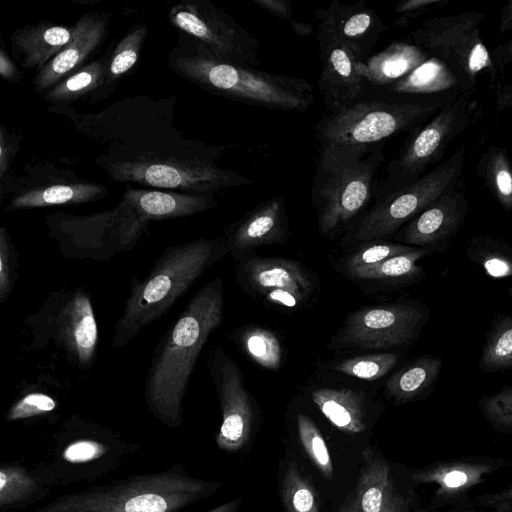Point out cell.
Segmentation results:
<instances>
[{"instance_id":"cell-1","label":"cell","mask_w":512,"mask_h":512,"mask_svg":"<svg viewBox=\"0 0 512 512\" xmlns=\"http://www.w3.org/2000/svg\"><path fill=\"white\" fill-rule=\"evenodd\" d=\"M459 90L407 94L371 87L345 108L326 112L316 124L317 167L330 171L367 156L384 140L425 123Z\"/></svg>"},{"instance_id":"cell-2","label":"cell","mask_w":512,"mask_h":512,"mask_svg":"<svg viewBox=\"0 0 512 512\" xmlns=\"http://www.w3.org/2000/svg\"><path fill=\"white\" fill-rule=\"evenodd\" d=\"M223 314V285L217 277L194 293L152 353L144 397L152 415L168 428L183 423L184 399L194 368Z\"/></svg>"},{"instance_id":"cell-3","label":"cell","mask_w":512,"mask_h":512,"mask_svg":"<svg viewBox=\"0 0 512 512\" xmlns=\"http://www.w3.org/2000/svg\"><path fill=\"white\" fill-rule=\"evenodd\" d=\"M228 252L222 238L168 246L142 279L131 277L129 295L113 327L112 345L123 348L166 315L194 283Z\"/></svg>"},{"instance_id":"cell-4","label":"cell","mask_w":512,"mask_h":512,"mask_svg":"<svg viewBox=\"0 0 512 512\" xmlns=\"http://www.w3.org/2000/svg\"><path fill=\"white\" fill-rule=\"evenodd\" d=\"M223 483L190 476L181 464L64 494L31 512H180Z\"/></svg>"},{"instance_id":"cell-5","label":"cell","mask_w":512,"mask_h":512,"mask_svg":"<svg viewBox=\"0 0 512 512\" xmlns=\"http://www.w3.org/2000/svg\"><path fill=\"white\" fill-rule=\"evenodd\" d=\"M140 445L100 424L71 414L48 438L30 469L51 488L106 479Z\"/></svg>"},{"instance_id":"cell-6","label":"cell","mask_w":512,"mask_h":512,"mask_svg":"<svg viewBox=\"0 0 512 512\" xmlns=\"http://www.w3.org/2000/svg\"><path fill=\"white\" fill-rule=\"evenodd\" d=\"M170 65L206 90L247 105L305 112L314 102L308 80L226 62L194 42L184 53H172Z\"/></svg>"},{"instance_id":"cell-7","label":"cell","mask_w":512,"mask_h":512,"mask_svg":"<svg viewBox=\"0 0 512 512\" xmlns=\"http://www.w3.org/2000/svg\"><path fill=\"white\" fill-rule=\"evenodd\" d=\"M29 351L52 345L72 366L88 372L97 357L99 332L90 293L81 286L51 291L23 322Z\"/></svg>"},{"instance_id":"cell-8","label":"cell","mask_w":512,"mask_h":512,"mask_svg":"<svg viewBox=\"0 0 512 512\" xmlns=\"http://www.w3.org/2000/svg\"><path fill=\"white\" fill-rule=\"evenodd\" d=\"M481 115L472 92L459 90L429 120L410 131L379 181L375 201L411 184L438 165L449 145Z\"/></svg>"},{"instance_id":"cell-9","label":"cell","mask_w":512,"mask_h":512,"mask_svg":"<svg viewBox=\"0 0 512 512\" xmlns=\"http://www.w3.org/2000/svg\"><path fill=\"white\" fill-rule=\"evenodd\" d=\"M148 222L124 200L111 211L88 216L56 213L46 218L48 236L64 258L96 262L133 250Z\"/></svg>"},{"instance_id":"cell-10","label":"cell","mask_w":512,"mask_h":512,"mask_svg":"<svg viewBox=\"0 0 512 512\" xmlns=\"http://www.w3.org/2000/svg\"><path fill=\"white\" fill-rule=\"evenodd\" d=\"M485 14L467 11L430 18L414 28V44L438 60L452 74L459 89L473 92L482 74L496 86L499 74L483 43L479 25Z\"/></svg>"},{"instance_id":"cell-11","label":"cell","mask_w":512,"mask_h":512,"mask_svg":"<svg viewBox=\"0 0 512 512\" xmlns=\"http://www.w3.org/2000/svg\"><path fill=\"white\" fill-rule=\"evenodd\" d=\"M385 160L383 143L365 157L326 171L316 166L311 202L318 215L319 230L332 235L366 211L375 200L377 172Z\"/></svg>"},{"instance_id":"cell-12","label":"cell","mask_w":512,"mask_h":512,"mask_svg":"<svg viewBox=\"0 0 512 512\" xmlns=\"http://www.w3.org/2000/svg\"><path fill=\"white\" fill-rule=\"evenodd\" d=\"M465 155V147H460L448 159L416 181L380 201H375L354 224L353 237L372 241L398 232L448 189L459 183Z\"/></svg>"},{"instance_id":"cell-13","label":"cell","mask_w":512,"mask_h":512,"mask_svg":"<svg viewBox=\"0 0 512 512\" xmlns=\"http://www.w3.org/2000/svg\"><path fill=\"white\" fill-rule=\"evenodd\" d=\"M168 17L215 57L246 67L259 64V39L210 1L180 2L171 8Z\"/></svg>"},{"instance_id":"cell-14","label":"cell","mask_w":512,"mask_h":512,"mask_svg":"<svg viewBox=\"0 0 512 512\" xmlns=\"http://www.w3.org/2000/svg\"><path fill=\"white\" fill-rule=\"evenodd\" d=\"M209 159L136 158L111 166V177L149 186L172 188L197 195H212L227 187L251 183L247 177L222 169Z\"/></svg>"},{"instance_id":"cell-15","label":"cell","mask_w":512,"mask_h":512,"mask_svg":"<svg viewBox=\"0 0 512 512\" xmlns=\"http://www.w3.org/2000/svg\"><path fill=\"white\" fill-rule=\"evenodd\" d=\"M426 308L397 303L352 313L341 330L343 343L361 349H386L409 344L428 319Z\"/></svg>"},{"instance_id":"cell-16","label":"cell","mask_w":512,"mask_h":512,"mask_svg":"<svg viewBox=\"0 0 512 512\" xmlns=\"http://www.w3.org/2000/svg\"><path fill=\"white\" fill-rule=\"evenodd\" d=\"M208 369L222 412L216 444L224 451H239L248 443L253 425V409L242 371L220 348L211 352Z\"/></svg>"},{"instance_id":"cell-17","label":"cell","mask_w":512,"mask_h":512,"mask_svg":"<svg viewBox=\"0 0 512 512\" xmlns=\"http://www.w3.org/2000/svg\"><path fill=\"white\" fill-rule=\"evenodd\" d=\"M319 20L316 35L319 48L342 45L350 49L359 61H365L385 30L377 12L365 0L350 4L332 1L326 8L314 12Z\"/></svg>"},{"instance_id":"cell-18","label":"cell","mask_w":512,"mask_h":512,"mask_svg":"<svg viewBox=\"0 0 512 512\" xmlns=\"http://www.w3.org/2000/svg\"><path fill=\"white\" fill-rule=\"evenodd\" d=\"M468 204L458 183L397 232V239L417 248H440L456 235L465 221Z\"/></svg>"},{"instance_id":"cell-19","label":"cell","mask_w":512,"mask_h":512,"mask_svg":"<svg viewBox=\"0 0 512 512\" xmlns=\"http://www.w3.org/2000/svg\"><path fill=\"white\" fill-rule=\"evenodd\" d=\"M319 55L322 68L318 87L326 112L333 113L345 108L371 88L357 70L359 60L347 47H320Z\"/></svg>"},{"instance_id":"cell-20","label":"cell","mask_w":512,"mask_h":512,"mask_svg":"<svg viewBox=\"0 0 512 512\" xmlns=\"http://www.w3.org/2000/svg\"><path fill=\"white\" fill-rule=\"evenodd\" d=\"M72 40L41 70L34 85L38 92L54 87L61 79L79 67L103 40L107 20L96 14H86L74 25Z\"/></svg>"},{"instance_id":"cell-21","label":"cell","mask_w":512,"mask_h":512,"mask_svg":"<svg viewBox=\"0 0 512 512\" xmlns=\"http://www.w3.org/2000/svg\"><path fill=\"white\" fill-rule=\"evenodd\" d=\"M288 221L284 199L280 196L267 199L229 229L226 246L233 254L284 240Z\"/></svg>"},{"instance_id":"cell-22","label":"cell","mask_w":512,"mask_h":512,"mask_svg":"<svg viewBox=\"0 0 512 512\" xmlns=\"http://www.w3.org/2000/svg\"><path fill=\"white\" fill-rule=\"evenodd\" d=\"M240 269L245 279L262 293L282 289L303 301L314 289L308 272L298 263L280 258L252 257L243 259Z\"/></svg>"},{"instance_id":"cell-23","label":"cell","mask_w":512,"mask_h":512,"mask_svg":"<svg viewBox=\"0 0 512 512\" xmlns=\"http://www.w3.org/2000/svg\"><path fill=\"white\" fill-rule=\"evenodd\" d=\"M430 58L415 44L394 41L365 61H358L357 70L370 87H387L411 74Z\"/></svg>"},{"instance_id":"cell-24","label":"cell","mask_w":512,"mask_h":512,"mask_svg":"<svg viewBox=\"0 0 512 512\" xmlns=\"http://www.w3.org/2000/svg\"><path fill=\"white\" fill-rule=\"evenodd\" d=\"M122 200L148 221L191 216L217 205L212 195L156 190L128 189Z\"/></svg>"},{"instance_id":"cell-25","label":"cell","mask_w":512,"mask_h":512,"mask_svg":"<svg viewBox=\"0 0 512 512\" xmlns=\"http://www.w3.org/2000/svg\"><path fill=\"white\" fill-rule=\"evenodd\" d=\"M74 28L39 23L14 31L12 53L25 68L41 70L73 38Z\"/></svg>"},{"instance_id":"cell-26","label":"cell","mask_w":512,"mask_h":512,"mask_svg":"<svg viewBox=\"0 0 512 512\" xmlns=\"http://www.w3.org/2000/svg\"><path fill=\"white\" fill-rule=\"evenodd\" d=\"M51 489L18 461L0 466V512L27 508L47 497Z\"/></svg>"},{"instance_id":"cell-27","label":"cell","mask_w":512,"mask_h":512,"mask_svg":"<svg viewBox=\"0 0 512 512\" xmlns=\"http://www.w3.org/2000/svg\"><path fill=\"white\" fill-rule=\"evenodd\" d=\"M107 190L96 183L55 184L26 190L13 197L7 210L42 208L54 205L81 204L97 200Z\"/></svg>"},{"instance_id":"cell-28","label":"cell","mask_w":512,"mask_h":512,"mask_svg":"<svg viewBox=\"0 0 512 512\" xmlns=\"http://www.w3.org/2000/svg\"><path fill=\"white\" fill-rule=\"evenodd\" d=\"M312 400L338 429L352 434L361 433L365 429V407L355 391L346 388H320L312 392Z\"/></svg>"},{"instance_id":"cell-29","label":"cell","mask_w":512,"mask_h":512,"mask_svg":"<svg viewBox=\"0 0 512 512\" xmlns=\"http://www.w3.org/2000/svg\"><path fill=\"white\" fill-rule=\"evenodd\" d=\"M441 369V358L422 355L395 372L386 382V391L397 402L414 400L434 386Z\"/></svg>"},{"instance_id":"cell-30","label":"cell","mask_w":512,"mask_h":512,"mask_svg":"<svg viewBox=\"0 0 512 512\" xmlns=\"http://www.w3.org/2000/svg\"><path fill=\"white\" fill-rule=\"evenodd\" d=\"M478 176L499 204L512 210V164L504 147L492 145L479 158Z\"/></svg>"},{"instance_id":"cell-31","label":"cell","mask_w":512,"mask_h":512,"mask_svg":"<svg viewBox=\"0 0 512 512\" xmlns=\"http://www.w3.org/2000/svg\"><path fill=\"white\" fill-rule=\"evenodd\" d=\"M391 487L389 466L377 457L366 456L356 490L361 512H383Z\"/></svg>"},{"instance_id":"cell-32","label":"cell","mask_w":512,"mask_h":512,"mask_svg":"<svg viewBox=\"0 0 512 512\" xmlns=\"http://www.w3.org/2000/svg\"><path fill=\"white\" fill-rule=\"evenodd\" d=\"M479 367L495 373L512 368V316L494 317L486 334L479 358Z\"/></svg>"},{"instance_id":"cell-33","label":"cell","mask_w":512,"mask_h":512,"mask_svg":"<svg viewBox=\"0 0 512 512\" xmlns=\"http://www.w3.org/2000/svg\"><path fill=\"white\" fill-rule=\"evenodd\" d=\"M59 407L57 399L45 390L26 388L8 408L5 421L34 424L43 420H55Z\"/></svg>"},{"instance_id":"cell-34","label":"cell","mask_w":512,"mask_h":512,"mask_svg":"<svg viewBox=\"0 0 512 512\" xmlns=\"http://www.w3.org/2000/svg\"><path fill=\"white\" fill-rule=\"evenodd\" d=\"M430 249L415 248L414 250L386 259L378 264L358 268L349 273L359 279L366 280H410L423 277V268L416 263L427 255Z\"/></svg>"},{"instance_id":"cell-35","label":"cell","mask_w":512,"mask_h":512,"mask_svg":"<svg viewBox=\"0 0 512 512\" xmlns=\"http://www.w3.org/2000/svg\"><path fill=\"white\" fill-rule=\"evenodd\" d=\"M105 63L93 62L58 82L46 94L45 98L52 103L72 101L97 88L107 79Z\"/></svg>"},{"instance_id":"cell-36","label":"cell","mask_w":512,"mask_h":512,"mask_svg":"<svg viewBox=\"0 0 512 512\" xmlns=\"http://www.w3.org/2000/svg\"><path fill=\"white\" fill-rule=\"evenodd\" d=\"M281 499L285 512H320L315 488L295 463H289L283 475Z\"/></svg>"},{"instance_id":"cell-37","label":"cell","mask_w":512,"mask_h":512,"mask_svg":"<svg viewBox=\"0 0 512 512\" xmlns=\"http://www.w3.org/2000/svg\"><path fill=\"white\" fill-rule=\"evenodd\" d=\"M239 344L260 366L276 370L282 361V349L277 337L270 331L252 327L240 332Z\"/></svg>"},{"instance_id":"cell-38","label":"cell","mask_w":512,"mask_h":512,"mask_svg":"<svg viewBox=\"0 0 512 512\" xmlns=\"http://www.w3.org/2000/svg\"><path fill=\"white\" fill-rule=\"evenodd\" d=\"M395 353H376L344 359L333 370L364 380H376L386 375L397 363Z\"/></svg>"},{"instance_id":"cell-39","label":"cell","mask_w":512,"mask_h":512,"mask_svg":"<svg viewBox=\"0 0 512 512\" xmlns=\"http://www.w3.org/2000/svg\"><path fill=\"white\" fill-rule=\"evenodd\" d=\"M297 428L300 442L313 464L327 479L333 477V463L325 440L310 417L298 414Z\"/></svg>"},{"instance_id":"cell-40","label":"cell","mask_w":512,"mask_h":512,"mask_svg":"<svg viewBox=\"0 0 512 512\" xmlns=\"http://www.w3.org/2000/svg\"><path fill=\"white\" fill-rule=\"evenodd\" d=\"M146 34V26L138 25L119 42L108 64L107 81L116 80L135 65Z\"/></svg>"},{"instance_id":"cell-41","label":"cell","mask_w":512,"mask_h":512,"mask_svg":"<svg viewBox=\"0 0 512 512\" xmlns=\"http://www.w3.org/2000/svg\"><path fill=\"white\" fill-rule=\"evenodd\" d=\"M506 247L489 238H476L469 250L481 252V255L469 254L468 256L481 264L490 276L506 277L512 275L511 251L506 252L504 250Z\"/></svg>"},{"instance_id":"cell-42","label":"cell","mask_w":512,"mask_h":512,"mask_svg":"<svg viewBox=\"0 0 512 512\" xmlns=\"http://www.w3.org/2000/svg\"><path fill=\"white\" fill-rule=\"evenodd\" d=\"M19 276L18 253L5 227L0 229V303L4 304L13 292Z\"/></svg>"},{"instance_id":"cell-43","label":"cell","mask_w":512,"mask_h":512,"mask_svg":"<svg viewBox=\"0 0 512 512\" xmlns=\"http://www.w3.org/2000/svg\"><path fill=\"white\" fill-rule=\"evenodd\" d=\"M416 247L405 244L374 243L362 245L346 260V269L350 272L358 268L369 267L378 264L391 257L408 253Z\"/></svg>"},{"instance_id":"cell-44","label":"cell","mask_w":512,"mask_h":512,"mask_svg":"<svg viewBox=\"0 0 512 512\" xmlns=\"http://www.w3.org/2000/svg\"><path fill=\"white\" fill-rule=\"evenodd\" d=\"M486 418L496 426L512 429V387L503 386L498 392L479 402Z\"/></svg>"},{"instance_id":"cell-45","label":"cell","mask_w":512,"mask_h":512,"mask_svg":"<svg viewBox=\"0 0 512 512\" xmlns=\"http://www.w3.org/2000/svg\"><path fill=\"white\" fill-rule=\"evenodd\" d=\"M447 0H406L399 2L395 7V13L399 15L396 25L403 27L407 20L417 17L425 11L445 5Z\"/></svg>"},{"instance_id":"cell-46","label":"cell","mask_w":512,"mask_h":512,"mask_svg":"<svg viewBox=\"0 0 512 512\" xmlns=\"http://www.w3.org/2000/svg\"><path fill=\"white\" fill-rule=\"evenodd\" d=\"M252 2L273 16L288 21V23L295 20L291 1L252 0Z\"/></svg>"},{"instance_id":"cell-47","label":"cell","mask_w":512,"mask_h":512,"mask_svg":"<svg viewBox=\"0 0 512 512\" xmlns=\"http://www.w3.org/2000/svg\"><path fill=\"white\" fill-rule=\"evenodd\" d=\"M263 294L267 301L287 308L297 307L303 301L295 294L282 289L271 290Z\"/></svg>"},{"instance_id":"cell-48","label":"cell","mask_w":512,"mask_h":512,"mask_svg":"<svg viewBox=\"0 0 512 512\" xmlns=\"http://www.w3.org/2000/svg\"><path fill=\"white\" fill-rule=\"evenodd\" d=\"M490 53L496 68L502 73L504 68L512 63V38L497 45Z\"/></svg>"},{"instance_id":"cell-49","label":"cell","mask_w":512,"mask_h":512,"mask_svg":"<svg viewBox=\"0 0 512 512\" xmlns=\"http://www.w3.org/2000/svg\"><path fill=\"white\" fill-rule=\"evenodd\" d=\"M495 102L497 110L512 112V83L498 82L495 86Z\"/></svg>"},{"instance_id":"cell-50","label":"cell","mask_w":512,"mask_h":512,"mask_svg":"<svg viewBox=\"0 0 512 512\" xmlns=\"http://www.w3.org/2000/svg\"><path fill=\"white\" fill-rule=\"evenodd\" d=\"M0 74L3 79L10 82L17 81L20 78V71L3 48L0 51Z\"/></svg>"},{"instance_id":"cell-51","label":"cell","mask_w":512,"mask_h":512,"mask_svg":"<svg viewBox=\"0 0 512 512\" xmlns=\"http://www.w3.org/2000/svg\"><path fill=\"white\" fill-rule=\"evenodd\" d=\"M0 170L1 176L4 175L5 170L8 167L9 161L12 159V156L15 154V148L11 143H8V139L4 135V131H1V141H0Z\"/></svg>"},{"instance_id":"cell-52","label":"cell","mask_w":512,"mask_h":512,"mask_svg":"<svg viewBox=\"0 0 512 512\" xmlns=\"http://www.w3.org/2000/svg\"><path fill=\"white\" fill-rule=\"evenodd\" d=\"M383 512H406L405 503L398 493L391 487Z\"/></svg>"},{"instance_id":"cell-53","label":"cell","mask_w":512,"mask_h":512,"mask_svg":"<svg viewBox=\"0 0 512 512\" xmlns=\"http://www.w3.org/2000/svg\"><path fill=\"white\" fill-rule=\"evenodd\" d=\"M512 29V0L507 2L506 5L502 8L499 23H498V31L503 34Z\"/></svg>"},{"instance_id":"cell-54","label":"cell","mask_w":512,"mask_h":512,"mask_svg":"<svg viewBox=\"0 0 512 512\" xmlns=\"http://www.w3.org/2000/svg\"><path fill=\"white\" fill-rule=\"evenodd\" d=\"M467 481V475L463 473L462 471H452L448 473L444 479L443 482L448 487H459L465 484Z\"/></svg>"},{"instance_id":"cell-55","label":"cell","mask_w":512,"mask_h":512,"mask_svg":"<svg viewBox=\"0 0 512 512\" xmlns=\"http://www.w3.org/2000/svg\"><path fill=\"white\" fill-rule=\"evenodd\" d=\"M338 512H361L357 494H350L342 503Z\"/></svg>"},{"instance_id":"cell-56","label":"cell","mask_w":512,"mask_h":512,"mask_svg":"<svg viewBox=\"0 0 512 512\" xmlns=\"http://www.w3.org/2000/svg\"><path fill=\"white\" fill-rule=\"evenodd\" d=\"M289 25L298 36H308L313 31V26L310 23L293 20L289 22Z\"/></svg>"},{"instance_id":"cell-57","label":"cell","mask_w":512,"mask_h":512,"mask_svg":"<svg viewBox=\"0 0 512 512\" xmlns=\"http://www.w3.org/2000/svg\"><path fill=\"white\" fill-rule=\"evenodd\" d=\"M240 508V501L238 499L232 500L221 505H218L206 512H238Z\"/></svg>"},{"instance_id":"cell-58","label":"cell","mask_w":512,"mask_h":512,"mask_svg":"<svg viewBox=\"0 0 512 512\" xmlns=\"http://www.w3.org/2000/svg\"><path fill=\"white\" fill-rule=\"evenodd\" d=\"M507 293L512 298V287L507 288Z\"/></svg>"}]
</instances>
